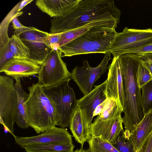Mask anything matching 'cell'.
Returning a JSON list of instances; mask_svg holds the SVG:
<instances>
[{"label":"cell","instance_id":"cell-1","mask_svg":"<svg viewBox=\"0 0 152 152\" xmlns=\"http://www.w3.org/2000/svg\"><path fill=\"white\" fill-rule=\"evenodd\" d=\"M121 14L114 0H81L75 9L70 13L50 20L49 33L67 32L99 20L119 21Z\"/></svg>","mask_w":152,"mask_h":152},{"label":"cell","instance_id":"cell-2","mask_svg":"<svg viewBox=\"0 0 152 152\" xmlns=\"http://www.w3.org/2000/svg\"><path fill=\"white\" fill-rule=\"evenodd\" d=\"M122 69L124 95L123 123L125 130L131 134L144 116L141 102V89L136 74L140 63L139 55L132 53L118 56Z\"/></svg>","mask_w":152,"mask_h":152},{"label":"cell","instance_id":"cell-3","mask_svg":"<svg viewBox=\"0 0 152 152\" xmlns=\"http://www.w3.org/2000/svg\"><path fill=\"white\" fill-rule=\"evenodd\" d=\"M116 28L108 26L94 27L57 50L61 57L90 53L105 54L115 38Z\"/></svg>","mask_w":152,"mask_h":152},{"label":"cell","instance_id":"cell-4","mask_svg":"<svg viewBox=\"0 0 152 152\" xmlns=\"http://www.w3.org/2000/svg\"><path fill=\"white\" fill-rule=\"evenodd\" d=\"M29 96L26 102L27 121L29 126L37 133L56 125L55 110L45 94L43 87L37 83L28 88Z\"/></svg>","mask_w":152,"mask_h":152},{"label":"cell","instance_id":"cell-5","mask_svg":"<svg viewBox=\"0 0 152 152\" xmlns=\"http://www.w3.org/2000/svg\"><path fill=\"white\" fill-rule=\"evenodd\" d=\"M70 79L49 88H43L44 92L54 107L57 115L56 125L61 128L69 126L73 113L77 107V100L69 86Z\"/></svg>","mask_w":152,"mask_h":152},{"label":"cell","instance_id":"cell-6","mask_svg":"<svg viewBox=\"0 0 152 152\" xmlns=\"http://www.w3.org/2000/svg\"><path fill=\"white\" fill-rule=\"evenodd\" d=\"M122 112L116 102L111 99L108 107L92 123L91 136L100 137L113 145L124 131L121 116Z\"/></svg>","mask_w":152,"mask_h":152},{"label":"cell","instance_id":"cell-7","mask_svg":"<svg viewBox=\"0 0 152 152\" xmlns=\"http://www.w3.org/2000/svg\"><path fill=\"white\" fill-rule=\"evenodd\" d=\"M18 96L13 80L5 75L0 76V123L14 137V124Z\"/></svg>","mask_w":152,"mask_h":152},{"label":"cell","instance_id":"cell-8","mask_svg":"<svg viewBox=\"0 0 152 152\" xmlns=\"http://www.w3.org/2000/svg\"><path fill=\"white\" fill-rule=\"evenodd\" d=\"M38 75V83L43 88H49L70 79L71 72L59 50L53 49L41 65Z\"/></svg>","mask_w":152,"mask_h":152},{"label":"cell","instance_id":"cell-9","mask_svg":"<svg viewBox=\"0 0 152 152\" xmlns=\"http://www.w3.org/2000/svg\"><path fill=\"white\" fill-rule=\"evenodd\" d=\"M152 43V29H140L125 27L120 33L117 32L115 38L106 52L113 57L124 52Z\"/></svg>","mask_w":152,"mask_h":152},{"label":"cell","instance_id":"cell-10","mask_svg":"<svg viewBox=\"0 0 152 152\" xmlns=\"http://www.w3.org/2000/svg\"><path fill=\"white\" fill-rule=\"evenodd\" d=\"M111 55L110 53H105L101 62L96 67L91 66L86 60L83 62V66H77L72 70L70 79L75 82L84 96L92 91L94 83L108 69Z\"/></svg>","mask_w":152,"mask_h":152},{"label":"cell","instance_id":"cell-11","mask_svg":"<svg viewBox=\"0 0 152 152\" xmlns=\"http://www.w3.org/2000/svg\"><path fill=\"white\" fill-rule=\"evenodd\" d=\"M49 33L38 29L25 31L20 34L21 39L29 49V60L41 65L53 50L43 42V37Z\"/></svg>","mask_w":152,"mask_h":152},{"label":"cell","instance_id":"cell-12","mask_svg":"<svg viewBox=\"0 0 152 152\" xmlns=\"http://www.w3.org/2000/svg\"><path fill=\"white\" fill-rule=\"evenodd\" d=\"M108 69L105 94L107 98L116 102L123 112L124 95L122 71L118 56L113 57Z\"/></svg>","mask_w":152,"mask_h":152},{"label":"cell","instance_id":"cell-13","mask_svg":"<svg viewBox=\"0 0 152 152\" xmlns=\"http://www.w3.org/2000/svg\"><path fill=\"white\" fill-rule=\"evenodd\" d=\"M14 137L16 142L22 148L30 145L73 143L72 136L66 129L56 126L38 135Z\"/></svg>","mask_w":152,"mask_h":152},{"label":"cell","instance_id":"cell-14","mask_svg":"<svg viewBox=\"0 0 152 152\" xmlns=\"http://www.w3.org/2000/svg\"><path fill=\"white\" fill-rule=\"evenodd\" d=\"M106 83V80L101 84L95 86L90 92L77 100V106L80 110L83 118L90 126L95 109L107 98L104 92Z\"/></svg>","mask_w":152,"mask_h":152},{"label":"cell","instance_id":"cell-15","mask_svg":"<svg viewBox=\"0 0 152 152\" xmlns=\"http://www.w3.org/2000/svg\"><path fill=\"white\" fill-rule=\"evenodd\" d=\"M40 68V65L29 60L14 58L0 68V72L14 79L28 77L38 74Z\"/></svg>","mask_w":152,"mask_h":152},{"label":"cell","instance_id":"cell-16","mask_svg":"<svg viewBox=\"0 0 152 152\" xmlns=\"http://www.w3.org/2000/svg\"><path fill=\"white\" fill-rule=\"evenodd\" d=\"M81 0H37L36 6L50 17L57 18L70 13L76 7Z\"/></svg>","mask_w":152,"mask_h":152},{"label":"cell","instance_id":"cell-17","mask_svg":"<svg viewBox=\"0 0 152 152\" xmlns=\"http://www.w3.org/2000/svg\"><path fill=\"white\" fill-rule=\"evenodd\" d=\"M152 133V109L144 114L142 120L130 134V139L134 152H139Z\"/></svg>","mask_w":152,"mask_h":152},{"label":"cell","instance_id":"cell-18","mask_svg":"<svg viewBox=\"0 0 152 152\" xmlns=\"http://www.w3.org/2000/svg\"><path fill=\"white\" fill-rule=\"evenodd\" d=\"M73 136L76 141L83 146L91 136L90 135L91 126L83 118L80 110L77 107L72 118L69 126Z\"/></svg>","mask_w":152,"mask_h":152},{"label":"cell","instance_id":"cell-19","mask_svg":"<svg viewBox=\"0 0 152 152\" xmlns=\"http://www.w3.org/2000/svg\"><path fill=\"white\" fill-rule=\"evenodd\" d=\"M119 22V21L115 20H99L91 22L73 30L61 33V37L58 44V47L68 43L88 31L92 28L100 26H108L116 28Z\"/></svg>","mask_w":152,"mask_h":152},{"label":"cell","instance_id":"cell-20","mask_svg":"<svg viewBox=\"0 0 152 152\" xmlns=\"http://www.w3.org/2000/svg\"><path fill=\"white\" fill-rule=\"evenodd\" d=\"M14 83L18 96V102L15 113V121L17 125L22 129L28 128L29 126L27 116L26 102L29 94L26 93L23 88L21 78H15Z\"/></svg>","mask_w":152,"mask_h":152},{"label":"cell","instance_id":"cell-21","mask_svg":"<svg viewBox=\"0 0 152 152\" xmlns=\"http://www.w3.org/2000/svg\"><path fill=\"white\" fill-rule=\"evenodd\" d=\"M73 143L30 145L23 147L26 152H73Z\"/></svg>","mask_w":152,"mask_h":152},{"label":"cell","instance_id":"cell-22","mask_svg":"<svg viewBox=\"0 0 152 152\" xmlns=\"http://www.w3.org/2000/svg\"><path fill=\"white\" fill-rule=\"evenodd\" d=\"M8 43L10 49L14 55L15 58L29 60V50L19 36L13 34L10 38Z\"/></svg>","mask_w":152,"mask_h":152},{"label":"cell","instance_id":"cell-23","mask_svg":"<svg viewBox=\"0 0 152 152\" xmlns=\"http://www.w3.org/2000/svg\"><path fill=\"white\" fill-rule=\"evenodd\" d=\"M87 142L92 152H119L112 144L100 137L91 136Z\"/></svg>","mask_w":152,"mask_h":152},{"label":"cell","instance_id":"cell-24","mask_svg":"<svg viewBox=\"0 0 152 152\" xmlns=\"http://www.w3.org/2000/svg\"><path fill=\"white\" fill-rule=\"evenodd\" d=\"M130 133L124 130L113 145L119 152H134L130 139Z\"/></svg>","mask_w":152,"mask_h":152},{"label":"cell","instance_id":"cell-25","mask_svg":"<svg viewBox=\"0 0 152 152\" xmlns=\"http://www.w3.org/2000/svg\"><path fill=\"white\" fill-rule=\"evenodd\" d=\"M141 102L144 114L152 109V80L141 88Z\"/></svg>","mask_w":152,"mask_h":152},{"label":"cell","instance_id":"cell-26","mask_svg":"<svg viewBox=\"0 0 152 152\" xmlns=\"http://www.w3.org/2000/svg\"><path fill=\"white\" fill-rule=\"evenodd\" d=\"M136 77L137 84L140 89L152 80L151 73L140 63L138 66Z\"/></svg>","mask_w":152,"mask_h":152},{"label":"cell","instance_id":"cell-27","mask_svg":"<svg viewBox=\"0 0 152 152\" xmlns=\"http://www.w3.org/2000/svg\"><path fill=\"white\" fill-rule=\"evenodd\" d=\"M0 68L9 60L15 58L14 54L10 48L8 42L0 49Z\"/></svg>","mask_w":152,"mask_h":152},{"label":"cell","instance_id":"cell-28","mask_svg":"<svg viewBox=\"0 0 152 152\" xmlns=\"http://www.w3.org/2000/svg\"><path fill=\"white\" fill-rule=\"evenodd\" d=\"M61 33L50 34L43 37V42L53 49H57L58 44L61 37Z\"/></svg>","mask_w":152,"mask_h":152},{"label":"cell","instance_id":"cell-29","mask_svg":"<svg viewBox=\"0 0 152 152\" xmlns=\"http://www.w3.org/2000/svg\"><path fill=\"white\" fill-rule=\"evenodd\" d=\"M139 55L140 63L147 69L152 75V53Z\"/></svg>","mask_w":152,"mask_h":152},{"label":"cell","instance_id":"cell-30","mask_svg":"<svg viewBox=\"0 0 152 152\" xmlns=\"http://www.w3.org/2000/svg\"><path fill=\"white\" fill-rule=\"evenodd\" d=\"M151 53H152V43L128 50L124 52L123 54L132 53L140 55Z\"/></svg>","mask_w":152,"mask_h":152},{"label":"cell","instance_id":"cell-31","mask_svg":"<svg viewBox=\"0 0 152 152\" xmlns=\"http://www.w3.org/2000/svg\"><path fill=\"white\" fill-rule=\"evenodd\" d=\"M111 99L107 98L102 103L99 104L95 109L93 113V116L100 115L108 107Z\"/></svg>","mask_w":152,"mask_h":152},{"label":"cell","instance_id":"cell-32","mask_svg":"<svg viewBox=\"0 0 152 152\" xmlns=\"http://www.w3.org/2000/svg\"><path fill=\"white\" fill-rule=\"evenodd\" d=\"M152 149V133L148 139L142 149L139 152H151Z\"/></svg>","mask_w":152,"mask_h":152},{"label":"cell","instance_id":"cell-33","mask_svg":"<svg viewBox=\"0 0 152 152\" xmlns=\"http://www.w3.org/2000/svg\"><path fill=\"white\" fill-rule=\"evenodd\" d=\"M22 12L17 13L14 17H13L11 20V22L12 23V26L15 30L20 29L24 27L25 26L21 24L18 20L17 16L21 15Z\"/></svg>","mask_w":152,"mask_h":152},{"label":"cell","instance_id":"cell-34","mask_svg":"<svg viewBox=\"0 0 152 152\" xmlns=\"http://www.w3.org/2000/svg\"><path fill=\"white\" fill-rule=\"evenodd\" d=\"M37 29L34 27H27L25 26L24 27L20 29L15 30L13 34L19 36L20 34L25 31L31 30H35Z\"/></svg>","mask_w":152,"mask_h":152},{"label":"cell","instance_id":"cell-35","mask_svg":"<svg viewBox=\"0 0 152 152\" xmlns=\"http://www.w3.org/2000/svg\"><path fill=\"white\" fill-rule=\"evenodd\" d=\"M33 1V0H22L20 2L17 4V13H19V12L26 6Z\"/></svg>","mask_w":152,"mask_h":152},{"label":"cell","instance_id":"cell-36","mask_svg":"<svg viewBox=\"0 0 152 152\" xmlns=\"http://www.w3.org/2000/svg\"><path fill=\"white\" fill-rule=\"evenodd\" d=\"M73 152H92L90 149L89 148L87 149H84L83 146H81L79 149H77Z\"/></svg>","mask_w":152,"mask_h":152},{"label":"cell","instance_id":"cell-37","mask_svg":"<svg viewBox=\"0 0 152 152\" xmlns=\"http://www.w3.org/2000/svg\"><path fill=\"white\" fill-rule=\"evenodd\" d=\"M151 152H152V151H151Z\"/></svg>","mask_w":152,"mask_h":152}]
</instances>
